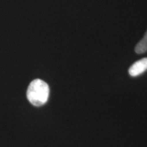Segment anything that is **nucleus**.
Instances as JSON below:
<instances>
[{"mask_svg":"<svg viewBox=\"0 0 147 147\" xmlns=\"http://www.w3.org/2000/svg\"><path fill=\"white\" fill-rule=\"evenodd\" d=\"M147 51V30L142 40L135 47V52L137 54H143Z\"/></svg>","mask_w":147,"mask_h":147,"instance_id":"obj_3","label":"nucleus"},{"mask_svg":"<svg viewBox=\"0 0 147 147\" xmlns=\"http://www.w3.org/2000/svg\"><path fill=\"white\" fill-rule=\"evenodd\" d=\"M147 70V57L141 59L132 64L129 69V74L132 77L142 74Z\"/></svg>","mask_w":147,"mask_h":147,"instance_id":"obj_2","label":"nucleus"},{"mask_svg":"<svg viewBox=\"0 0 147 147\" xmlns=\"http://www.w3.org/2000/svg\"><path fill=\"white\" fill-rule=\"evenodd\" d=\"M50 89L47 82L40 79H36L31 82L27 91V97L29 102L35 106H41L48 101Z\"/></svg>","mask_w":147,"mask_h":147,"instance_id":"obj_1","label":"nucleus"}]
</instances>
